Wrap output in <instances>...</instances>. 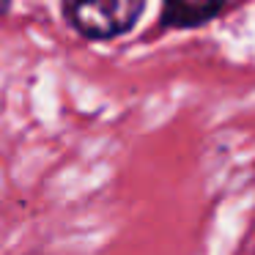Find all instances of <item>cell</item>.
Instances as JSON below:
<instances>
[{
  "label": "cell",
  "instance_id": "cell-1",
  "mask_svg": "<svg viewBox=\"0 0 255 255\" xmlns=\"http://www.w3.org/2000/svg\"><path fill=\"white\" fill-rule=\"evenodd\" d=\"M145 0H63V14L85 39L121 36L140 19Z\"/></svg>",
  "mask_w": 255,
  "mask_h": 255
},
{
  "label": "cell",
  "instance_id": "cell-2",
  "mask_svg": "<svg viewBox=\"0 0 255 255\" xmlns=\"http://www.w3.org/2000/svg\"><path fill=\"white\" fill-rule=\"evenodd\" d=\"M225 8V0H162V28H200Z\"/></svg>",
  "mask_w": 255,
  "mask_h": 255
},
{
  "label": "cell",
  "instance_id": "cell-3",
  "mask_svg": "<svg viewBox=\"0 0 255 255\" xmlns=\"http://www.w3.org/2000/svg\"><path fill=\"white\" fill-rule=\"evenodd\" d=\"M8 6V0H0V8H6Z\"/></svg>",
  "mask_w": 255,
  "mask_h": 255
}]
</instances>
